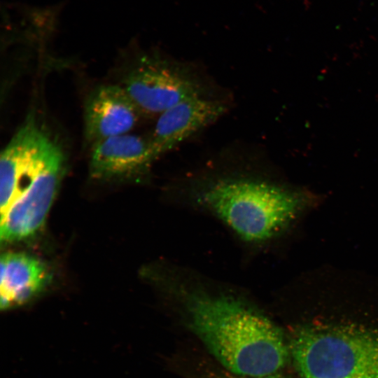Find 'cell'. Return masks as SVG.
<instances>
[{"label": "cell", "mask_w": 378, "mask_h": 378, "mask_svg": "<svg viewBox=\"0 0 378 378\" xmlns=\"http://www.w3.org/2000/svg\"><path fill=\"white\" fill-rule=\"evenodd\" d=\"M122 87L141 114L160 115L185 100L207 96L204 82L190 66L157 55L141 57Z\"/></svg>", "instance_id": "277c9868"}, {"label": "cell", "mask_w": 378, "mask_h": 378, "mask_svg": "<svg viewBox=\"0 0 378 378\" xmlns=\"http://www.w3.org/2000/svg\"><path fill=\"white\" fill-rule=\"evenodd\" d=\"M141 114L122 86L102 85L88 98L84 111L85 135L92 145L127 134Z\"/></svg>", "instance_id": "ba28073f"}, {"label": "cell", "mask_w": 378, "mask_h": 378, "mask_svg": "<svg viewBox=\"0 0 378 378\" xmlns=\"http://www.w3.org/2000/svg\"><path fill=\"white\" fill-rule=\"evenodd\" d=\"M265 378H270V377H265Z\"/></svg>", "instance_id": "8fae6325"}, {"label": "cell", "mask_w": 378, "mask_h": 378, "mask_svg": "<svg viewBox=\"0 0 378 378\" xmlns=\"http://www.w3.org/2000/svg\"><path fill=\"white\" fill-rule=\"evenodd\" d=\"M227 108L223 101L200 96L180 102L162 113L148 137L155 158L172 150L217 120Z\"/></svg>", "instance_id": "52a82bcc"}, {"label": "cell", "mask_w": 378, "mask_h": 378, "mask_svg": "<svg viewBox=\"0 0 378 378\" xmlns=\"http://www.w3.org/2000/svg\"><path fill=\"white\" fill-rule=\"evenodd\" d=\"M65 159L59 146L24 191L1 217V242L22 240L43 225L64 172Z\"/></svg>", "instance_id": "8992f818"}, {"label": "cell", "mask_w": 378, "mask_h": 378, "mask_svg": "<svg viewBox=\"0 0 378 378\" xmlns=\"http://www.w3.org/2000/svg\"><path fill=\"white\" fill-rule=\"evenodd\" d=\"M153 273L158 288L180 305L192 330L229 371L265 378L284 365L288 348L281 330L239 288L176 262Z\"/></svg>", "instance_id": "6da1fadb"}, {"label": "cell", "mask_w": 378, "mask_h": 378, "mask_svg": "<svg viewBox=\"0 0 378 378\" xmlns=\"http://www.w3.org/2000/svg\"><path fill=\"white\" fill-rule=\"evenodd\" d=\"M148 138L125 134L92 145L90 172L96 179H112L146 173L155 160Z\"/></svg>", "instance_id": "9c48e42d"}, {"label": "cell", "mask_w": 378, "mask_h": 378, "mask_svg": "<svg viewBox=\"0 0 378 378\" xmlns=\"http://www.w3.org/2000/svg\"><path fill=\"white\" fill-rule=\"evenodd\" d=\"M303 378H378V332L353 326L304 328L290 345Z\"/></svg>", "instance_id": "3957f363"}, {"label": "cell", "mask_w": 378, "mask_h": 378, "mask_svg": "<svg viewBox=\"0 0 378 378\" xmlns=\"http://www.w3.org/2000/svg\"><path fill=\"white\" fill-rule=\"evenodd\" d=\"M49 277L45 265L31 255L13 252L2 254L1 309L8 310L28 302L43 289Z\"/></svg>", "instance_id": "30bf717a"}, {"label": "cell", "mask_w": 378, "mask_h": 378, "mask_svg": "<svg viewBox=\"0 0 378 378\" xmlns=\"http://www.w3.org/2000/svg\"><path fill=\"white\" fill-rule=\"evenodd\" d=\"M172 200L215 219L253 251L270 246L309 203L302 192L263 175L241 172L195 178L174 187Z\"/></svg>", "instance_id": "7a4b0ae2"}, {"label": "cell", "mask_w": 378, "mask_h": 378, "mask_svg": "<svg viewBox=\"0 0 378 378\" xmlns=\"http://www.w3.org/2000/svg\"><path fill=\"white\" fill-rule=\"evenodd\" d=\"M59 146L29 118L0 157V210L3 216L29 186Z\"/></svg>", "instance_id": "5b68a950"}]
</instances>
